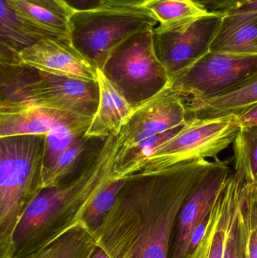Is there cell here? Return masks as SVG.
Returning a JSON list of instances; mask_svg holds the SVG:
<instances>
[{
	"instance_id": "obj_1",
	"label": "cell",
	"mask_w": 257,
	"mask_h": 258,
	"mask_svg": "<svg viewBox=\"0 0 257 258\" xmlns=\"http://www.w3.org/2000/svg\"><path fill=\"white\" fill-rule=\"evenodd\" d=\"M220 160L170 167L149 176H131L95 233L111 258H169L181 207Z\"/></svg>"
},
{
	"instance_id": "obj_2",
	"label": "cell",
	"mask_w": 257,
	"mask_h": 258,
	"mask_svg": "<svg viewBox=\"0 0 257 258\" xmlns=\"http://www.w3.org/2000/svg\"><path fill=\"white\" fill-rule=\"evenodd\" d=\"M115 143L116 137L105 139L73 180L42 189L20 220L7 251L0 258L36 252L81 222L95 196L113 182Z\"/></svg>"
},
{
	"instance_id": "obj_3",
	"label": "cell",
	"mask_w": 257,
	"mask_h": 258,
	"mask_svg": "<svg viewBox=\"0 0 257 258\" xmlns=\"http://www.w3.org/2000/svg\"><path fill=\"white\" fill-rule=\"evenodd\" d=\"M45 137L0 138V257L33 200L42 192Z\"/></svg>"
},
{
	"instance_id": "obj_4",
	"label": "cell",
	"mask_w": 257,
	"mask_h": 258,
	"mask_svg": "<svg viewBox=\"0 0 257 258\" xmlns=\"http://www.w3.org/2000/svg\"><path fill=\"white\" fill-rule=\"evenodd\" d=\"M158 21L144 6H104L73 12L69 36L73 46L97 68L103 70L113 51L125 39Z\"/></svg>"
},
{
	"instance_id": "obj_5",
	"label": "cell",
	"mask_w": 257,
	"mask_h": 258,
	"mask_svg": "<svg viewBox=\"0 0 257 258\" xmlns=\"http://www.w3.org/2000/svg\"><path fill=\"white\" fill-rule=\"evenodd\" d=\"M240 130L235 115L189 119L181 132L158 147L132 176L152 175L187 162L218 159L219 153L234 144Z\"/></svg>"
},
{
	"instance_id": "obj_6",
	"label": "cell",
	"mask_w": 257,
	"mask_h": 258,
	"mask_svg": "<svg viewBox=\"0 0 257 258\" xmlns=\"http://www.w3.org/2000/svg\"><path fill=\"white\" fill-rule=\"evenodd\" d=\"M153 29H144L125 39L101 70L134 107L170 83V75L155 53Z\"/></svg>"
},
{
	"instance_id": "obj_7",
	"label": "cell",
	"mask_w": 257,
	"mask_h": 258,
	"mask_svg": "<svg viewBox=\"0 0 257 258\" xmlns=\"http://www.w3.org/2000/svg\"><path fill=\"white\" fill-rule=\"evenodd\" d=\"M99 104L98 83H88L35 70L27 86V105L57 115L66 125L84 135Z\"/></svg>"
},
{
	"instance_id": "obj_8",
	"label": "cell",
	"mask_w": 257,
	"mask_h": 258,
	"mask_svg": "<svg viewBox=\"0 0 257 258\" xmlns=\"http://www.w3.org/2000/svg\"><path fill=\"white\" fill-rule=\"evenodd\" d=\"M257 73V54L209 51L185 71L172 76L170 85L184 101L216 96Z\"/></svg>"
},
{
	"instance_id": "obj_9",
	"label": "cell",
	"mask_w": 257,
	"mask_h": 258,
	"mask_svg": "<svg viewBox=\"0 0 257 258\" xmlns=\"http://www.w3.org/2000/svg\"><path fill=\"white\" fill-rule=\"evenodd\" d=\"M223 16L209 13L180 24H159L153 29L155 53L170 77L185 71L211 51Z\"/></svg>"
},
{
	"instance_id": "obj_10",
	"label": "cell",
	"mask_w": 257,
	"mask_h": 258,
	"mask_svg": "<svg viewBox=\"0 0 257 258\" xmlns=\"http://www.w3.org/2000/svg\"><path fill=\"white\" fill-rule=\"evenodd\" d=\"M187 122L185 102L169 83L134 107L129 120L116 138L114 165L142 140L179 128Z\"/></svg>"
},
{
	"instance_id": "obj_11",
	"label": "cell",
	"mask_w": 257,
	"mask_h": 258,
	"mask_svg": "<svg viewBox=\"0 0 257 258\" xmlns=\"http://www.w3.org/2000/svg\"><path fill=\"white\" fill-rule=\"evenodd\" d=\"M235 171L219 194L210 214L205 236L185 258H223L226 236L231 221L249 186L254 183L246 162L244 150L234 144Z\"/></svg>"
},
{
	"instance_id": "obj_12",
	"label": "cell",
	"mask_w": 257,
	"mask_h": 258,
	"mask_svg": "<svg viewBox=\"0 0 257 258\" xmlns=\"http://www.w3.org/2000/svg\"><path fill=\"white\" fill-rule=\"evenodd\" d=\"M228 161H220L186 199L174 228L169 258H185L192 230L212 209L232 174Z\"/></svg>"
},
{
	"instance_id": "obj_13",
	"label": "cell",
	"mask_w": 257,
	"mask_h": 258,
	"mask_svg": "<svg viewBox=\"0 0 257 258\" xmlns=\"http://www.w3.org/2000/svg\"><path fill=\"white\" fill-rule=\"evenodd\" d=\"M20 64L52 75L98 83V68L73 46L69 38L39 41L20 53Z\"/></svg>"
},
{
	"instance_id": "obj_14",
	"label": "cell",
	"mask_w": 257,
	"mask_h": 258,
	"mask_svg": "<svg viewBox=\"0 0 257 258\" xmlns=\"http://www.w3.org/2000/svg\"><path fill=\"white\" fill-rule=\"evenodd\" d=\"M69 38L51 31L20 13L10 0H0V63H20V53L46 39Z\"/></svg>"
},
{
	"instance_id": "obj_15",
	"label": "cell",
	"mask_w": 257,
	"mask_h": 258,
	"mask_svg": "<svg viewBox=\"0 0 257 258\" xmlns=\"http://www.w3.org/2000/svg\"><path fill=\"white\" fill-rule=\"evenodd\" d=\"M98 75L99 104L84 137L87 140L117 138L131 118L134 107L98 68Z\"/></svg>"
},
{
	"instance_id": "obj_16",
	"label": "cell",
	"mask_w": 257,
	"mask_h": 258,
	"mask_svg": "<svg viewBox=\"0 0 257 258\" xmlns=\"http://www.w3.org/2000/svg\"><path fill=\"white\" fill-rule=\"evenodd\" d=\"M184 102L188 120L238 114L257 103V73L216 96Z\"/></svg>"
},
{
	"instance_id": "obj_17",
	"label": "cell",
	"mask_w": 257,
	"mask_h": 258,
	"mask_svg": "<svg viewBox=\"0 0 257 258\" xmlns=\"http://www.w3.org/2000/svg\"><path fill=\"white\" fill-rule=\"evenodd\" d=\"M59 122L64 123L57 115L33 104L3 109L0 110V138L23 135L45 136Z\"/></svg>"
},
{
	"instance_id": "obj_18",
	"label": "cell",
	"mask_w": 257,
	"mask_h": 258,
	"mask_svg": "<svg viewBox=\"0 0 257 258\" xmlns=\"http://www.w3.org/2000/svg\"><path fill=\"white\" fill-rule=\"evenodd\" d=\"M97 247L96 236L81 221L36 252L7 258H90Z\"/></svg>"
},
{
	"instance_id": "obj_19",
	"label": "cell",
	"mask_w": 257,
	"mask_h": 258,
	"mask_svg": "<svg viewBox=\"0 0 257 258\" xmlns=\"http://www.w3.org/2000/svg\"><path fill=\"white\" fill-rule=\"evenodd\" d=\"M20 13L39 25L69 37V21L72 12L62 0H10Z\"/></svg>"
},
{
	"instance_id": "obj_20",
	"label": "cell",
	"mask_w": 257,
	"mask_h": 258,
	"mask_svg": "<svg viewBox=\"0 0 257 258\" xmlns=\"http://www.w3.org/2000/svg\"><path fill=\"white\" fill-rule=\"evenodd\" d=\"M143 6L161 25L180 24L210 13L194 0H150Z\"/></svg>"
},
{
	"instance_id": "obj_21",
	"label": "cell",
	"mask_w": 257,
	"mask_h": 258,
	"mask_svg": "<svg viewBox=\"0 0 257 258\" xmlns=\"http://www.w3.org/2000/svg\"><path fill=\"white\" fill-rule=\"evenodd\" d=\"M250 15H253L252 19L238 26L226 36L215 38L210 51L250 55L252 45L257 39V13Z\"/></svg>"
},
{
	"instance_id": "obj_22",
	"label": "cell",
	"mask_w": 257,
	"mask_h": 258,
	"mask_svg": "<svg viewBox=\"0 0 257 258\" xmlns=\"http://www.w3.org/2000/svg\"><path fill=\"white\" fill-rule=\"evenodd\" d=\"M127 179L115 180L103 188L92 200L81 218V222L94 233L98 232L117 200L122 188L126 184Z\"/></svg>"
},
{
	"instance_id": "obj_23",
	"label": "cell",
	"mask_w": 257,
	"mask_h": 258,
	"mask_svg": "<svg viewBox=\"0 0 257 258\" xmlns=\"http://www.w3.org/2000/svg\"><path fill=\"white\" fill-rule=\"evenodd\" d=\"M84 135L64 123L55 124L45 137L42 177L54 166L60 155Z\"/></svg>"
},
{
	"instance_id": "obj_24",
	"label": "cell",
	"mask_w": 257,
	"mask_h": 258,
	"mask_svg": "<svg viewBox=\"0 0 257 258\" xmlns=\"http://www.w3.org/2000/svg\"><path fill=\"white\" fill-rule=\"evenodd\" d=\"M87 141L84 136L78 138L60 155L54 166L42 177V189L61 184L62 180L72 172L81 159L85 150Z\"/></svg>"
},
{
	"instance_id": "obj_25",
	"label": "cell",
	"mask_w": 257,
	"mask_h": 258,
	"mask_svg": "<svg viewBox=\"0 0 257 258\" xmlns=\"http://www.w3.org/2000/svg\"><path fill=\"white\" fill-rule=\"evenodd\" d=\"M241 212L247 242V258H257V185L254 183L247 190Z\"/></svg>"
},
{
	"instance_id": "obj_26",
	"label": "cell",
	"mask_w": 257,
	"mask_h": 258,
	"mask_svg": "<svg viewBox=\"0 0 257 258\" xmlns=\"http://www.w3.org/2000/svg\"><path fill=\"white\" fill-rule=\"evenodd\" d=\"M245 196L231 221L229 231L226 236L223 258H247V242H246L245 230H244V221H243L242 212H241V208H242L243 202L245 198Z\"/></svg>"
},
{
	"instance_id": "obj_27",
	"label": "cell",
	"mask_w": 257,
	"mask_h": 258,
	"mask_svg": "<svg viewBox=\"0 0 257 258\" xmlns=\"http://www.w3.org/2000/svg\"><path fill=\"white\" fill-rule=\"evenodd\" d=\"M236 139L244 149L249 170L254 181L257 175V125L241 128Z\"/></svg>"
},
{
	"instance_id": "obj_28",
	"label": "cell",
	"mask_w": 257,
	"mask_h": 258,
	"mask_svg": "<svg viewBox=\"0 0 257 258\" xmlns=\"http://www.w3.org/2000/svg\"><path fill=\"white\" fill-rule=\"evenodd\" d=\"M210 214H211V212L192 230L191 234H190V238H189L188 244H187L185 257L197 247L199 242L203 239L205 232H206L207 227H208V222H209Z\"/></svg>"
},
{
	"instance_id": "obj_29",
	"label": "cell",
	"mask_w": 257,
	"mask_h": 258,
	"mask_svg": "<svg viewBox=\"0 0 257 258\" xmlns=\"http://www.w3.org/2000/svg\"><path fill=\"white\" fill-rule=\"evenodd\" d=\"M72 12H87L104 7V0H62Z\"/></svg>"
},
{
	"instance_id": "obj_30",
	"label": "cell",
	"mask_w": 257,
	"mask_h": 258,
	"mask_svg": "<svg viewBox=\"0 0 257 258\" xmlns=\"http://www.w3.org/2000/svg\"><path fill=\"white\" fill-rule=\"evenodd\" d=\"M241 128L257 125V103L235 115Z\"/></svg>"
},
{
	"instance_id": "obj_31",
	"label": "cell",
	"mask_w": 257,
	"mask_h": 258,
	"mask_svg": "<svg viewBox=\"0 0 257 258\" xmlns=\"http://www.w3.org/2000/svg\"><path fill=\"white\" fill-rule=\"evenodd\" d=\"M255 13H257V0H250L225 15H244Z\"/></svg>"
},
{
	"instance_id": "obj_32",
	"label": "cell",
	"mask_w": 257,
	"mask_h": 258,
	"mask_svg": "<svg viewBox=\"0 0 257 258\" xmlns=\"http://www.w3.org/2000/svg\"><path fill=\"white\" fill-rule=\"evenodd\" d=\"M106 6H142L150 0H104Z\"/></svg>"
},
{
	"instance_id": "obj_33",
	"label": "cell",
	"mask_w": 257,
	"mask_h": 258,
	"mask_svg": "<svg viewBox=\"0 0 257 258\" xmlns=\"http://www.w3.org/2000/svg\"><path fill=\"white\" fill-rule=\"evenodd\" d=\"M250 0H228L224 4L220 6L218 9H216L214 13L221 14L225 15L230 11L233 10L235 8L247 3Z\"/></svg>"
},
{
	"instance_id": "obj_34",
	"label": "cell",
	"mask_w": 257,
	"mask_h": 258,
	"mask_svg": "<svg viewBox=\"0 0 257 258\" xmlns=\"http://www.w3.org/2000/svg\"><path fill=\"white\" fill-rule=\"evenodd\" d=\"M90 258H111L101 247H97Z\"/></svg>"
},
{
	"instance_id": "obj_35",
	"label": "cell",
	"mask_w": 257,
	"mask_h": 258,
	"mask_svg": "<svg viewBox=\"0 0 257 258\" xmlns=\"http://www.w3.org/2000/svg\"><path fill=\"white\" fill-rule=\"evenodd\" d=\"M250 54H257V39L253 42V45H252Z\"/></svg>"
},
{
	"instance_id": "obj_36",
	"label": "cell",
	"mask_w": 257,
	"mask_h": 258,
	"mask_svg": "<svg viewBox=\"0 0 257 258\" xmlns=\"http://www.w3.org/2000/svg\"><path fill=\"white\" fill-rule=\"evenodd\" d=\"M254 183L255 184L257 185V175L256 176V177H255L254 179Z\"/></svg>"
},
{
	"instance_id": "obj_37",
	"label": "cell",
	"mask_w": 257,
	"mask_h": 258,
	"mask_svg": "<svg viewBox=\"0 0 257 258\" xmlns=\"http://www.w3.org/2000/svg\"><path fill=\"white\" fill-rule=\"evenodd\" d=\"M194 1H196V3H197V2L199 1V0H194Z\"/></svg>"
}]
</instances>
